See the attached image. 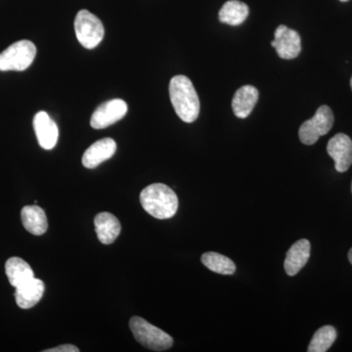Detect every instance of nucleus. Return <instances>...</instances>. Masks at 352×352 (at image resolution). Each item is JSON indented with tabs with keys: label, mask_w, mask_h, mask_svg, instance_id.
Listing matches in <instances>:
<instances>
[{
	"label": "nucleus",
	"mask_w": 352,
	"mask_h": 352,
	"mask_svg": "<svg viewBox=\"0 0 352 352\" xmlns=\"http://www.w3.org/2000/svg\"><path fill=\"white\" fill-rule=\"evenodd\" d=\"M97 237L104 245L113 244L119 237L122 226L119 219L110 212H101L94 219Z\"/></svg>",
	"instance_id": "ddd939ff"
},
{
	"label": "nucleus",
	"mask_w": 352,
	"mask_h": 352,
	"mask_svg": "<svg viewBox=\"0 0 352 352\" xmlns=\"http://www.w3.org/2000/svg\"><path fill=\"white\" fill-rule=\"evenodd\" d=\"M127 113L126 102L122 99L113 100L101 104L92 113L90 124L95 129H103L112 126L122 120Z\"/></svg>",
	"instance_id": "0eeeda50"
},
{
	"label": "nucleus",
	"mask_w": 352,
	"mask_h": 352,
	"mask_svg": "<svg viewBox=\"0 0 352 352\" xmlns=\"http://www.w3.org/2000/svg\"><path fill=\"white\" fill-rule=\"evenodd\" d=\"M6 272L9 282L15 288L34 279V274L29 263L20 258H11L6 261Z\"/></svg>",
	"instance_id": "f3484780"
},
{
	"label": "nucleus",
	"mask_w": 352,
	"mask_h": 352,
	"mask_svg": "<svg viewBox=\"0 0 352 352\" xmlns=\"http://www.w3.org/2000/svg\"><path fill=\"white\" fill-rule=\"evenodd\" d=\"M140 203L153 217L168 219L178 210V198L175 192L163 183H154L142 190Z\"/></svg>",
	"instance_id": "f03ea898"
},
{
	"label": "nucleus",
	"mask_w": 352,
	"mask_h": 352,
	"mask_svg": "<svg viewBox=\"0 0 352 352\" xmlns=\"http://www.w3.org/2000/svg\"><path fill=\"white\" fill-rule=\"evenodd\" d=\"M23 226L32 235L41 236L48 228L47 217L38 206H25L21 212Z\"/></svg>",
	"instance_id": "dca6fc26"
},
{
	"label": "nucleus",
	"mask_w": 352,
	"mask_h": 352,
	"mask_svg": "<svg viewBox=\"0 0 352 352\" xmlns=\"http://www.w3.org/2000/svg\"><path fill=\"white\" fill-rule=\"evenodd\" d=\"M45 286L41 280L34 278L31 281L16 288L15 298L18 307L29 309L38 305L44 294Z\"/></svg>",
	"instance_id": "2eb2a0df"
},
{
	"label": "nucleus",
	"mask_w": 352,
	"mask_h": 352,
	"mask_svg": "<svg viewBox=\"0 0 352 352\" xmlns=\"http://www.w3.org/2000/svg\"><path fill=\"white\" fill-rule=\"evenodd\" d=\"M129 328L135 340L146 349L164 351L173 346V339L168 333L141 317H132L129 321Z\"/></svg>",
	"instance_id": "7ed1b4c3"
},
{
	"label": "nucleus",
	"mask_w": 352,
	"mask_h": 352,
	"mask_svg": "<svg viewBox=\"0 0 352 352\" xmlns=\"http://www.w3.org/2000/svg\"><path fill=\"white\" fill-rule=\"evenodd\" d=\"M201 263L212 272L221 275H232L236 271L233 261L217 252H206L201 256Z\"/></svg>",
	"instance_id": "6ab92c4d"
},
{
	"label": "nucleus",
	"mask_w": 352,
	"mask_h": 352,
	"mask_svg": "<svg viewBox=\"0 0 352 352\" xmlns=\"http://www.w3.org/2000/svg\"><path fill=\"white\" fill-rule=\"evenodd\" d=\"M258 90L252 85L239 88L234 95L232 100L233 112L239 119L249 117L258 101Z\"/></svg>",
	"instance_id": "4468645a"
},
{
	"label": "nucleus",
	"mask_w": 352,
	"mask_h": 352,
	"mask_svg": "<svg viewBox=\"0 0 352 352\" xmlns=\"http://www.w3.org/2000/svg\"><path fill=\"white\" fill-rule=\"evenodd\" d=\"M349 261L352 264V249L349 250Z\"/></svg>",
	"instance_id": "4be33fe9"
},
{
	"label": "nucleus",
	"mask_w": 352,
	"mask_h": 352,
	"mask_svg": "<svg viewBox=\"0 0 352 352\" xmlns=\"http://www.w3.org/2000/svg\"><path fill=\"white\" fill-rule=\"evenodd\" d=\"M335 117L332 109L323 105L318 108L311 119L303 122L298 131L300 141L305 145H314L321 136L332 129Z\"/></svg>",
	"instance_id": "423d86ee"
},
{
	"label": "nucleus",
	"mask_w": 352,
	"mask_h": 352,
	"mask_svg": "<svg viewBox=\"0 0 352 352\" xmlns=\"http://www.w3.org/2000/svg\"><path fill=\"white\" fill-rule=\"evenodd\" d=\"M337 330L333 326H324L316 331L308 346V352H325L329 351L337 340Z\"/></svg>",
	"instance_id": "aec40b11"
},
{
	"label": "nucleus",
	"mask_w": 352,
	"mask_h": 352,
	"mask_svg": "<svg viewBox=\"0 0 352 352\" xmlns=\"http://www.w3.org/2000/svg\"><path fill=\"white\" fill-rule=\"evenodd\" d=\"M309 241L307 239L298 240L289 248L285 259L284 268L289 276H295L305 267L310 256Z\"/></svg>",
	"instance_id": "f8f14e48"
},
{
	"label": "nucleus",
	"mask_w": 352,
	"mask_h": 352,
	"mask_svg": "<svg viewBox=\"0 0 352 352\" xmlns=\"http://www.w3.org/2000/svg\"><path fill=\"white\" fill-rule=\"evenodd\" d=\"M249 7L239 0H229L226 2L219 13V21L223 24L239 25L249 16Z\"/></svg>",
	"instance_id": "a211bd4d"
},
{
	"label": "nucleus",
	"mask_w": 352,
	"mask_h": 352,
	"mask_svg": "<svg viewBox=\"0 0 352 352\" xmlns=\"http://www.w3.org/2000/svg\"><path fill=\"white\" fill-rule=\"evenodd\" d=\"M271 45L276 50L277 54L282 59H295L302 51L300 34L285 25H280L277 28L274 41Z\"/></svg>",
	"instance_id": "6e6552de"
},
{
	"label": "nucleus",
	"mask_w": 352,
	"mask_h": 352,
	"mask_svg": "<svg viewBox=\"0 0 352 352\" xmlns=\"http://www.w3.org/2000/svg\"><path fill=\"white\" fill-rule=\"evenodd\" d=\"M75 31L76 38L87 50H94L98 46L105 32L99 18L85 9L76 14Z\"/></svg>",
	"instance_id": "39448f33"
},
{
	"label": "nucleus",
	"mask_w": 352,
	"mask_h": 352,
	"mask_svg": "<svg viewBox=\"0 0 352 352\" xmlns=\"http://www.w3.org/2000/svg\"><path fill=\"white\" fill-rule=\"evenodd\" d=\"M351 89H352V78H351Z\"/></svg>",
	"instance_id": "b1692460"
},
{
	"label": "nucleus",
	"mask_w": 352,
	"mask_h": 352,
	"mask_svg": "<svg viewBox=\"0 0 352 352\" xmlns=\"http://www.w3.org/2000/svg\"><path fill=\"white\" fill-rule=\"evenodd\" d=\"M44 352H78L80 349L73 344H62V346L53 347V349L43 351Z\"/></svg>",
	"instance_id": "412c9836"
},
{
	"label": "nucleus",
	"mask_w": 352,
	"mask_h": 352,
	"mask_svg": "<svg viewBox=\"0 0 352 352\" xmlns=\"http://www.w3.org/2000/svg\"><path fill=\"white\" fill-rule=\"evenodd\" d=\"M170 97L176 115L183 122H195L200 113V100L193 83L185 76H175L170 82Z\"/></svg>",
	"instance_id": "f257e3e1"
},
{
	"label": "nucleus",
	"mask_w": 352,
	"mask_h": 352,
	"mask_svg": "<svg viewBox=\"0 0 352 352\" xmlns=\"http://www.w3.org/2000/svg\"><path fill=\"white\" fill-rule=\"evenodd\" d=\"M34 129L41 148L51 150L56 146L59 131L56 122L47 113L41 111L34 116Z\"/></svg>",
	"instance_id": "9d476101"
},
{
	"label": "nucleus",
	"mask_w": 352,
	"mask_h": 352,
	"mask_svg": "<svg viewBox=\"0 0 352 352\" xmlns=\"http://www.w3.org/2000/svg\"><path fill=\"white\" fill-rule=\"evenodd\" d=\"M329 156L335 162V168L339 173H346L352 164V140L344 133L336 134L329 140Z\"/></svg>",
	"instance_id": "1a4fd4ad"
},
{
	"label": "nucleus",
	"mask_w": 352,
	"mask_h": 352,
	"mask_svg": "<svg viewBox=\"0 0 352 352\" xmlns=\"http://www.w3.org/2000/svg\"><path fill=\"white\" fill-rule=\"evenodd\" d=\"M351 191H352V185H351Z\"/></svg>",
	"instance_id": "393cba45"
},
{
	"label": "nucleus",
	"mask_w": 352,
	"mask_h": 352,
	"mask_svg": "<svg viewBox=\"0 0 352 352\" xmlns=\"http://www.w3.org/2000/svg\"><path fill=\"white\" fill-rule=\"evenodd\" d=\"M117 151V143L112 138H103L96 141L85 152L82 164L87 168H95L111 159Z\"/></svg>",
	"instance_id": "9b49d317"
},
{
	"label": "nucleus",
	"mask_w": 352,
	"mask_h": 352,
	"mask_svg": "<svg viewBox=\"0 0 352 352\" xmlns=\"http://www.w3.org/2000/svg\"><path fill=\"white\" fill-rule=\"evenodd\" d=\"M36 55V47L32 41H17L0 53V71H25L31 66Z\"/></svg>",
	"instance_id": "20e7f679"
},
{
	"label": "nucleus",
	"mask_w": 352,
	"mask_h": 352,
	"mask_svg": "<svg viewBox=\"0 0 352 352\" xmlns=\"http://www.w3.org/2000/svg\"><path fill=\"white\" fill-rule=\"evenodd\" d=\"M340 1H342V2H346V1H349V0H340Z\"/></svg>",
	"instance_id": "5701e85b"
}]
</instances>
